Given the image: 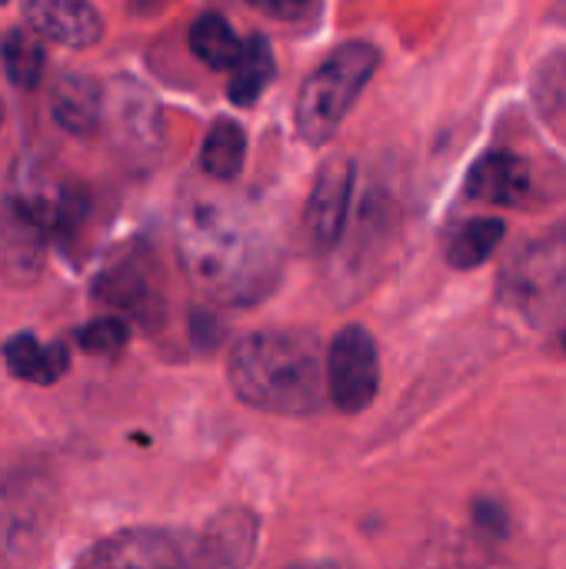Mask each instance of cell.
Instances as JSON below:
<instances>
[{"mask_svg":"<svg viewBox=\"0 0 566 569\" xmlns=\"http://www.w3.org/2000/svg\"><path fill=\"white\" fill-rule=\"evenodd\" d=\"M177 257L203 297L230 307L264 300L284 270L274 223L244 200L207 193L190 197L177 213Z\"/></svg>","mask_w":566,"mask_h":569,"instance_id":"cell-1","label":"cell"},{"mask_svg":"<svg viewBox=\"0 0 566 569\" xmlns=\"http://www.w3.org/2000/svg\"><path fill=\"white\" fill-rule=\"evenodd\" d=\"M227 377L240 403L274 417H310L327 393V350L304 330H257L227 360Z\"/></svg>","mask_w":566,"mask_h":569,"instance_id":"cell-2","label":"cell"},{"mask_svg":"<svg viewBox=\"0 0 566 569\" xmlns=\"http://www.w3.org/2000/svg\"><path fill=\"white\" fill-rule=\"evenodd\" d=\"M247 557V523H214L200 533L137 527L93 543L73 569H244Z\"/></svg>","mask_w":566,"mask_h":569,"instance_id":"cell-3","label":"cell"},{"mask_svg":"<svg viewBox=\"0 0 566 569\" xmlns=\"http://www.w3.org/2000/svg\"><path fill=\"white\" fill-rule=\"evenodd\" d=\"M377 63H380L377 47L367 40H354V43L337 47L307 77L297 97V110H294L297 130L307 143L320 147L337 133V127L344 123V117L364 93L367 80L374 77Z\"/></svg>","mask_w":566,"mask_h":569,"instance_id":"cell-4","label":"cell"},{"mask_svg":"<svg viewBox=\"0 0 566 569\" xmlns=\"http://www.w3.org/2000/svg\"><path fill=\"white\" fill-rule=\"evenodd\" d=\"M53 510V487L40 467H0V563L37 550Z\"/></svg>","mask_w":566,"mask_h":569,"instance_id":"cell-5","label":"cell"},{"mask_svg":"<svg viewBox=\"0 0 566 569\" xmlns=\"http://www.w3.org/2000/svg\"><path fill=\"white\" fill-rule=\"evenodd\" d=\"M327 393L340 413H364L380 393V350L367 327H344L327 347Z\"/></svg>","mask_w":566,"mask_h":569,"instance_id":"cell-6","label":"cell"},{"mask_svg":"<svg viewBox=\"0 0 566 569\" xmlns=\"http://www.w3.org/2000/svg\"><path fill=\"white\" fill-rule=\"evenodd\" d=\"M354 177L357 170L347 157H337L320 167L304 207V237L314 250H330L344 237L354 200Z\"/></svg>","mask_w":566,"mask_h":569,"instance_id":"cell-7","label":"cell"},{"mask_svg":"<svg viewBox=\"0 0 566 569\" xmlns=\"http://www.w3.org/2000/svg\"><path fill=\"white\" fill-rule=\"evenodd\" d=\"M50 227L40 210L37 193H17L3 203L0 217V260L17 280H27L40 270Z\"/></svg>","mask_w":566,"mask_h":569,"instance_id":"cell-8","label":"cell"},{"mask_svg":"<svg viewBox=\"0 0 566 569\" xmlns=\"http://www.w3.org/2000/svg\"><path fill=\"white\" fill-rule=\"evenodd\" d=\"M30 30L63 47H90L103 33L100 13L87 0H23Z\"/></svg>","mask_w":566,"mask_h":569,"instance_id":"cell-9","label":"cell"},{"mask_svg":"<svg viewBox=\"0 0 566 569\" xmlns=\"http://www.w3.org/2000/svg\"><path fill=\"white\" fill-rule=\"evenodd\" d=\"M467 193L494 207H517L530 193V170L517 153L490 150L474 163L467 177Z\"/></svg>","mask_w":566,"mask_h":569,"instance_id":"cell-10","label":"cell"},{"mask_svg":"<svg viewBox=\"0 0 566 569\" xmlns=\"http://www.w3.org/2000/svg\"><path fill=\"white\" fill-rule=\"evenodd\" d=\"M50 103H53V120L67 133H77V137L93 133L103 120V90L97 87V80H90L83 73L60 77Z\"/></svg>","mask_w":566,"mask_h":569,"instance_id":"cell-11","label":"cell"},{"mask_svg":"<svg viewBox=\"0 0 566 569\" xmlns=\"http://www.w3.org/2000/svg\"><path fill=\"white\" fill-rule=\"evenodd\" d=\"M3 360H7L13 377H20L27 383H37V387L57 383L70 367V353H67L63 343H40L33 333L10 337L7 347H3Z\"/></svg>","mask_w":566,"mask_h":569,"instance_id":"cell-12","label":"cell"},{"mask_svg":"<svg viewBox=\"0 0 566 569\" xmlns=\"http://www.w3.org/2000/svg\"><path fill=\"white\" fill-rule=\"evenodd\" d=\"M274 70H277V63H274V47H270V40L260 37V33L250 37V40H244V50H240L237 63L230 67V87H227L230 100H234L237 107L257 103L260 93L270 87Z\"/></svg>","mask_w":566,"mask_h":569,"instance_id":"cell-13","label":"cell"},{"mask_svg":"<svg viewBox=\"0 0 566 569\" xmlns=\"http://www.w3.org/2000/svg\"><path fill=\"white\" fill-rule=\"evenodd\" d=\"M187 43H190L193 57L214 70H230L244 50V40L234 33V27L220 13H200L190 23Z\"/></svg>","mask_w":566,"mask_h":569,"instance_id":"cell-14","label":"cell"},{"mask_svg":"<svg viewBox=\"0 0 566 569\" xmlns=\"http://www.w3.org/2000/svg\"><path fill=\"white\" fill-rule=\"evenodd\" d=\"M504 220L500 217H477V220H467L464 227L454 230L450 243H447V260L450 267L457 270H474L480 263H487L497 247L504 243Z\"/></svg>","mask_w":566,"mask_h":569,"instance_id":"cell-15","label":"cell"},{"mask_svg":"<svg viewBox=\"0 0 566 569\" xmlns=\"http://www.w3.org/2000/svg\"><path fill=\"white\" fill-rule=\"evenodd\" d=\"M97 293H100V300H107V303H113L120 310H130L137 317H147L150 307L157 303V293H153V287L147 280V270L137 260H123V263L110 267L100 277Z\"/></svg>","mask_w":566,"mask_h":569,"instance_id":"cell-16","label":"cell"},{"mask_svg":"<svg viewBox=\"0 0 566 569\" xmlns=\"http://www.w3.org/2000/svg\"><path fill=\"white\" fill-rule=\"evenodd\" d=\"M244 157H247V137L244 127L237 120H217L203 140L200 150V163L207 170V177L214 180H234L244 170Z\"/></svg>","mask_w":566,"mask_h":569,"instance_id":"cell-17","label":"cell"},{"mask_svg":"<svg viewBox=\"0 0 566 569\" xmlns=\"http://www.w3.org/2000/svg\"><path fill=\"white\" fill-rule=\"evenodd\" d=\"M0 60H3V70H7V80L17 83V87H37L40 73H43V43H40V33L37 30H10L7 40H3V50H0Z\"/></svg>","mask_w":566,"mask_h":569,"instance_id":"cell-18","label":"cell"},{"mask_svg":"<svg viewBox=\"0 0 566 569\" xmlns=\"http://www.w3.org/2000/svg\"><path fill=\"white\" fill-rule=\"evenodd\" d=\"M127 337H130V330L117 317H100V320H93V323L77 330L80 350L97 353V357H117L127 347Z\"/></svg>","mask_w":566,"mask_h":569,"instance_id":"cell-19","label":"cell"},{"mask_svg":"<svg viewBox=\"0 0 566 569\" xmlns=\"http://www.w3.org/2000/svg\"><path fill=\"white\" fill-rule=\"evenodd\" d=\"M250 7H257L260 13L277 17V20H294L310 7V0H250Z\"/></svg>","mask_w":566,"mask_h":569,"instance_id":"cell-20","label":"cell"},{"mask_svg":"<svg viewBox=\"0 0 566 569\" xmlns=\"http://www.w3.org/2000/svg\"><path fill=\"white\" fill-rule=\"evenodd\" d=\"M290 569H350L344 567V563H330V560H314V563H297V567Z\"/></svg>","mask_w":566,"mask_h":569,"instance_id":"cell-21","label":"cell"},{"mask_svg":"<svg viewBox=\"0 0 566 569\" xmlns=\"http://www.w3.org/2000/svg\"><path fill=\"white\" fill-rule=\"evenodd\" d=\"M167 0H133V7L140 10V13H150V10H157V7H163Z\"/></svg>","mask_w":566,"mask_h":569,"instance_id":"cell-22","label":"cell"},{"mask_svg":"<svg viewBox=\"0 0 566 569\" xmlns=\"http://www.w3.org/2000/svg\"><path fill=\"white\" fill-rule=\"evenodd\" d=\"M560 347H564V353H566V323H564V330H560Z\"/></svg>","mask_w":566,"mask_h":569,"instance_id":"cell-23","label":"cell"},{"mask_svg":"<svg viewBox=\"0 0 566 569\" xmlns=\"http://www.w3.org/2000/svg\"><path fill=\"white\" fill-rule=\"evenodd\" d=\"M0 123H3V107H0Z\"/></svg>","mask_w":566,"mask_h":569,"instance_id":"cell-24","label":"cell"},{"mask_svg":"<svg viewBox=\"0 0 566 569\" xmlns=\"http://www.w3.org/2000/svg\"><path fill=\"white\" fill-rule=\"evenodd\" d=\"M564 7H566V0H564Z\"/></svg>","mask_w":566,"mask_h":569,"instance_id":"cell-25","label":"cell"},{"mask_svg":"<svg viewBox=\"0 0 566 569\" xmlns=\"http://www.w3.org/2000/svg\"><path fill=\"white\" fill-rule=\"evenodd\" d=\"M0 3H3V0H0Z\"/></svg>","mask_w":566,"mask_h":569,"instance_id":"cell-26","label":"cell"}]
</instances>
